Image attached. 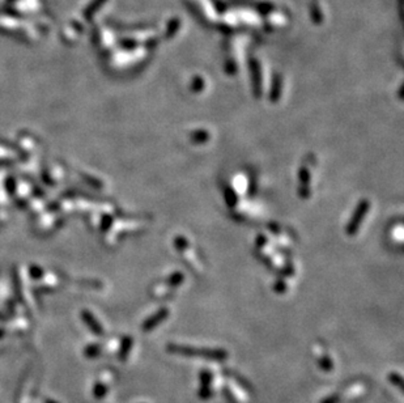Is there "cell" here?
Returning a JSON list of instances; mask_svg holds the SVG:
<instances>
[{
    "mask_svg": "<svg viewBox=\"0 0 404 403\" xmlns=\"http://www.w3.org/2000/svg\"><path fill=\"white\" fill-rule=\"evenodd\" d=\"M390 380H391L392 384H396L399 387H401V377L399 376V374H396V373L391 374V376H390Z\"/></svg>",
    "mask_w": 404,
    "mask_h": 403,
    "instance_id": "7",
    "label": "cell"
},
{
    "mask_svg": "<svg viewBox=\"0 0 404 403\" xmlns=\"http://www.w3.org/2000/svg\"><path fill=\"white\" fill-rule=\"evenodd\" d=\"M208 138H210V134L207 131H195V133L191 134V142L195 143V144H201V143L208 142Z\"/></svg>",
    "mask_w": 404,
    "mask_h": 403,
    "instance_id": "5",
    "label": "cell"
},
{
    "mask_svg": "<svg viewBox=\"0 0 404 403\" xmlns=\"http://www.w3.org/2000/svg\"><path fill=\"white\" fill-rule=\"evenodd\" d=\"M369 208H370V203L368 199H362L359 203L357 208H356L355 213L352 215L351 220H349L348 225H347V233L349 236H355L359 231L360 225H361L362 220L365 219L366 213H368Z\"/></svg>",
    "mask_w": 404,
    "mask_h": 403,
    "instance_id": "2",
    "label": "cell"
},
{
    "mask_svg": "<svg viewBox=\"0 0 404 403\" xmlns=\"http://www.w3.org/2000/svg\"><path fill=\"white\" fill-rule=\"evenodd\" d=\"M182 281H183V275H182L181 272H175V274H173L172 276H170V279H169V285H170V287H177L178 284H181Z\"/></svg>",
    "mask_w": 404,
    "mask_h": 403,
    "instance_id": "6",
    "label": "cell"
},
{
    "mask_svg": "<svg viewBox=\"0 0 404 403\" xmlns=\"http://www.w3.org/2000/svg\"><path fill=\"white\" fill-rule=\"evenodd\" d=\"M339 402V398L338 397H328L323 403H338Z\"/></svg>",
    "mask_w": 404,
    "mask_h": 403,
    "instance_id": "8",
    "label": "cell"
},
{
    "mask_svg": "<svg viewBox=\"0 0 404 403\" xmlns=\"http://www.w3.org/2000/svg\"><path fill=\"white\" fill-rule=\"evenodd\" d=\"M168 314H169V310L166 309V308L161 309L159 313H156L152 318H149L148 321H147L146 325H144V330L155 329V326H157L160 322H162V321H165L166 317H168Z\"/></svg>",
    "mask_w": 404,
    "mask_h": 403,
    "instance_id": "4",
    "label": "cell"
},
{
    "mask_svg": "<svg viewBox=\"0 0 404 403\" xmlns=\"http://www.w3.org/2000/svg\"><path fill=\"white\" fill-rule=\"evenodd\" d=\"M168 351L184 356H201V358H206L207 360H224L225 358H228V354L225 351H223V350H197L194 349V347H188V346L169 344Z\"/></svg>",
    "mask_w": 404,
    "mask_h": 403,
    "instance_id": "1",
    "label": "cell"
},
{
    "mask_svg": "<svg viewBox=\"0 0 404 403\" xmlns=\"http://www.w3.org/2000/svg\"><path fill=\"white\" fill-rule=\"evenodd\" d=\"M300 181H301V185H300V194L301 197L302 198H307L309 197V184H310V173H309V170H307L306 168H301L300 170Z\"/></svg>",
    "mask_w": 404,
    "mask_h": 403,
    "instance_id": "3",
    "label": "cell"
}]
</instances>
